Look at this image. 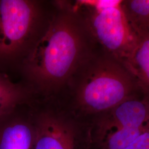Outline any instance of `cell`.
Segmentation results:
<instances>
[{
	"label": "cell",
	"instance_id": "cell-1",
	"mask_svg": "<svg viewBox=\"0 0 149 149\" xmlns=\"http://www.w3.org/2000/svg\"><path fill=\"white\" fill-rule=\"evenodd\" d=\"M97 47L77 10L62 9L31 51L27 74L42 88L59 87L74 76Z\"/></svg>",
	"mask_w": 149,
	"mask_h": 149
},
{
	"label": "cell",
	"instance_id": "cell-2",
	"mask_svg": "<svg viewBox=\"0 0 149 149\" xmlns=\"http://www.w3.org/2000/svg\"><path fill=\"white\" fill-rule=\"evenodd\" d=\"M74 77L77 105L86 114L100 116L142 93L126 66L98 47Z\"/></svg>",
	"mask_w": 149,
	"mask_h": 149
},
{
	"label": "cell",
	"instance_id": "cell-3",
	"mask_svg": "<svg viewBox=\"0 0 149 149\" xmlns=\"http://www.w3.org/2000/svg\"><path fill=\"white\" fill-rule=\"evenodd\" d=\"M76 9L96 45L126 67L138 35L123 8L122 0L81 1Z\"/></svg>",
	"mask_w": 149,
	"mask_h": 149
},
{
	"label": "cell",
	"instance_id": "cell-4",
	"mask_svg": "<svg viewBox=\"0 0 149 149\" xmlns=\"http://www.w3.org/2000/svg\"><path fill=\"white\" fill-rule=\"evenodd\" d=\"M38 17L37 7L33 2L0 1V59L15 58L24 50Z\"/></svg>",
	"mask_w": 149,
	"mask_h": 149
},
{
	"label": "cell",
	"instance_id": "cell-5",
	"mask_svg": "<svg viewBox=\"0 0 149 149\" xmlns=\"http://www.w3.org/2000/svg\"><path fill=\"white\" fill-rule=\"evenodd\" d=\"M98 117L100 126L104 133H110L125 127L143 126L149 123V97L140 93Z\"/></svg>",
	"mask_w": 149,
	"mask_h": 149
},
{
	"label": "cell",
	"instance_id": "cell-6",
	"mask_svg": "<svg viewBox=\"0 0 149 149\" xmlns=\"http://www.w3.org/2000/svg\"><path fill=\"white\" fill-rule=\"evenodd\" d=\"M34 135L29 124L13 115V111L0 117V149H33Z\"/></svg>",
	"mask_w": 149,
	"mask_h": 149
},
{
	"label": "cell",
	"instance_id": "cell-7",
	"mask_svg": "<svg viewBox=\"0 0 149 149\" xmlns=\"http://www.w3.org/2000/svg\"><path fill=\"white\" fill-rule=\"evenodd\" d=\"M138 42L127 68L133 74L139 87L149 97V34H137Z\"/></svg>",
	"mask_w": 149,
	"mask_h": 149
},
{
	"label": "cell",
	"instance_id": "cell-8",
	"mask_svg": "<svg viewBox=\"0 0 149 149\" xmlns=\"http://www.w3.org/2000/svg\"><path fill=\"white\" fill-rule=\"evenodd\" d=\"M122 7L136 34H149V0H122Z\"/></svg>",
	"mask_w": 149,
	"mask_h": 149
},
{
	"label": "cell",
	"instance_id": "cell-9",
	"mask_svg": "<svg viewBox=\"0 0 149 149\" xmlns=\"http://www.w3.org/2000/svg\"><path fill=\"white\" fill-rule=\"evenodd\" d=\"M149 128V123L140 127L120 128L108 134L104 149H124Z\"/></svg>",
	"mask_w": 149,
	"mask_h": 149
},
{
	"label": "cell",
	"instance_id": "cell-10",
	"mask_svg": "<svg viewBox=\"0 0 149 149\" xmlns=\"http://www.w3.org/2000/svg\"><path fill=\"white\" fill-rule=\"evenodd\" d=\"M22 94L19 86L12 82L6 75L0 74V117L13 111Z\"/></svg>",
	"mask_w": 149,
	"mask_h": 149
},
{
	"label": "cell",
	"instance_id": "cell-11",
	"mask_svg": "<svg viewBox=\"0 0 149 149\" xmlns=\"http://www.w3.org/2000/svg\"><path fill=\"white\" fill-rule=\"evenodd\" d=\"M43 133L36 139L34 149H66L64 144L55 135H51L47 120L42 123Z\"/></svg>",
	"mask_w": 149,
	"mask_h": 149
},
{
	"label": "cell",
	"instance_id": "cell-12",
	"mask_svg": "<svg viewBox=\"0 0 149 149\" xmlns=\"http://www.w3.org/2000/svg\"><path fill=\"white\" fill-rule=\"evenodd\" d=\"M124 149H149V128Z\"/></svg>",
	"mask_w": 149,
	"mask_h": 149
}]
</instances>
